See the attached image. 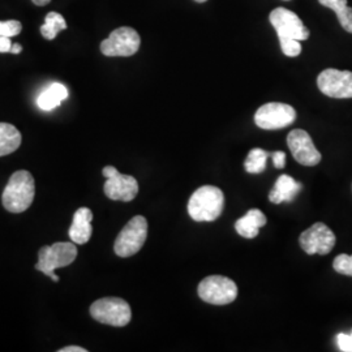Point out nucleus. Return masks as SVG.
Masks as SVG:
<instances>
[{
  "instance_id": "18",
  "label": "nucleus",
  "mask_w": 352,
  "mask_h": 352,
  "mask_svg": "<svg viewBox=\"0 0 352 352\" xmlns=\"http://www.w3.org/2000/svg\"><path fill=\"white\" fill-rule=\"evenodd\" d=\"M20 131L8 123H0V157L10 155L21 145Z\"/></svg>"
},
{
  "instance_id": "29",
  "label": "nucleus",
  "mask_w": 352,
  "mask_h": 352,
  "mask_svg": "<svg viewBox=\"0 0 352 352\" xmlns=\"http://www.w3.org/2000/svg\"><path fill=\"white\" fill-rule=\"evenodd\" d=\"M21 51H23V47L19 43H13L12 49H11L12 54H20Z\"/></svg>"
},
{
  "instance_id": "13",
  "label": "nucleus",
  "mask_w": 352,
  "mask_h": 352,
  "mask_svg": "<svg viewBox=\"0 0 352 352\" xmlns=\"http://www.w3.org/2000/svg\"><path fill=\"white\" fill-rule=\"evenodd\" d=\"M287 145L298 164L314 167L321 162V153L316 149L315 144L304 129H294L287 136Z\"/></svg>"
},
{
  "instance_id": "2",
  "label": "nucleus",
  "mask_w": 352,
  "mask_h": 352,
  "mask_svg": "<svg viewBox=\"0 0 352 352\" xmlns=\"http://www.w3.org/2000/svg\"><path fill=\"white\" fill-rule=\"evenodd\" d=\"M225 205L223 192L214 186H204L196 189L188 201L189 217L196 222H213Z\"/></svg>"
},
{
  "instance_id": "19",
  "label": "nucleus",
  "mask_w": 352,
  "mask_h": 352,
  "mask_svg": "<svg viewBox=\"0 0 352 352\" xmlns=\"http://www.w3.org/2000/svg\"><path fill=\"white\" fill-rule=\"evenodd\" d=\"M321 6L331 8L338 20H340V26L349 32L352 33V8L349 7L347 0H318Z\"/></svg>"
},
{
  "instance_id": "31",
  "label": "nucleus",
  "mask_w": 352,
  "mask_h": 352,
  "mask_svg": "<svg viewBox=\"0 0 352 352\" xmlns=\"http://www.w3.org/2000/svg\"><path fill=\"white\" fill-rule=\"evenodd\" d=\"M195 1H197V3H205L206 0H195Z\"/></svg>"
},
{
  "instance_id": "24",
  "label": "nucleus",
  "mask_w": 352,
  "mask_h": 352,
  "mask_svg": "<svg viewBox=\"0 0 352 352\" xmlns=\"http://www.w3.org/2000/svg\"><path fill=\"white\" fill-rule=\"evenodd\" d=\"M280 43V49L283 51V54L289 58H295L299 56L302 52V45L300 41L296 39H279Z\"/></svg>"
},
{
  "instance_id": "28",
  "label": "nucleus",
  "mask_w": 352,
  "mask_h": 352,
  "mask_svg": "<svg viewBox=\"0 0 352 352\" xmlns=\"http://www.w3.org/2000/svg\"><path fill=\"white\" fill-rule=\"evenodd\" d=\"M59 352H87V350L82 347H78V346H68V347L60 349Z\"/></svg>"
},
{
  "instance_id": "23",
  "label": "nucleus",
  "mask_w": 352,
  "mask_h": 352,
  "mask_svg": "<svg viewBox=\"0 0 352 352\" xmlns=\"http://www.w3.org/2000/svg\"><path fill=\"white\" fill-rule=\"evenodd\" d=\"M23 30V25L17 20L0 21V37H14L19 36Z\"/></svg>"
},
{
  "instance_id": "20",
  "label": "nucleus",
  "mask_w": 352,
  "mask_h": 352,
  "mask_svg": "<svg viewBox=\"0 0 352 352\" xmlns=\"http://www.w3.org/2000/svg\"><path fill=\"white\" fill-rule=\"evenodd\" d=\"M270 154L272 153L260 149V148L252 149L248 153L245 162H244L245 171L250 174H261L266 168V162H267V158L270 157Z\"/></svg>"
},
{
  "instance_id": "27",
  "label": "nucleus",
  "mask_w": 352,
  "mask_h": 352,
  "mask_svg": "<svg viewBox=\"0 0 352 352\" xmlns=\"http://www.w3.org/2000/svg\"><path fill=\"white\" fill-rule=\"evenodd\" d=\"M12 42L10 37H0V52H11Z\"/></svg>"
},
{
  "instance_id": "5",
  "label": "nucleus",
  "mask_w": 352,
  "mask_h": 352,
  "mask_svg": "<svg viewBox=\"0 0 352 352\" xmlns=\"http://www.w3.org/2000/svg\"><path fill=\"white\" fill-rule=\"evenodd\" d=\"M90 315L101 324L116 327H126L132 318L129 304L120 298H103L93 302Z\"/></svg>"
},
{
  "instance_id": "15",
  "label": "nucleus",
  "mask_w": 352,
  "mask_h": 352,
  "mask_svg": "<svg viewBox=\"0 0 352 352\" xmlns=\"http://www.w3.org/2000/svg\"><path fill=\"white\" fill-rule=\"evenodd\" d=\"M266 225V217L258 209L248 210L244 217L236 221L235 230L240 236L245 239H254L258 235L261 227Z\"/></svg>"
},
{
  "instance_id": "12",
  "label": "nucleus",
  "mask_w": 352,
  "mask_h": 352,
  "mask_svg": "<svg viewBox=\"0 0 352 352\" xmlns=\"http://www.w3.org/2000/svg\"><path fill=\"white\" fill-rule=\"evenodd\" d=\"M334 232L324 223L317 222L300 235V247L308 254H327L336 245Z\"/></svg>"
},
{
  "instance_id": "14",
  "label": "nucleus",
  "mask_w": 352,
  "mask_h": 352,
  "mask_svg": "<svg viewBox=\"0 0 352 352\" xmlns=\"http://www.w3.org/2000/svg\"><path fill=\"white\" fill-rule=\"evenodd\" d=\"M93 213L88 208H80L75 215L72 225L69 227V238L75 244H87L93 234Z\"/></svg>"
},
{
  "instance_id": "17",
  "label": "nucleus",
  "mask_w": 352,
  "mask_h": 352,
  "mask_svg": "<svg viewBox=\"0 0 352 352\" xmlns=\"http://www.w3.org/2000/svg\"><path fill=\"white\" fill-rule=\"evenodd\" d=\"M67 97H68L67 88L59 82H54L46 90H43L38 97V107L45 111H51L55 107H58L64 100H67Z\"/></svg>"
},
{
  "instance_id": "16",
  "label": "nucleus",
  "mask_w": 352,
  "mask_h": 352,
  "mask_svg": "<svg viewBox=\"0 0 352 352\" xmlns=\"http://www.w3.org/2000/svg\"><path fill=\"white\" fill-rule=\"evenodd\" d=\"M302 184L298 183L294 177L289 175H280L276 182L274 188L270 190L269 200L273 204L292 201L295 196L300 192Z\"/></svg>"
},
{
  "instance_id": "30",
  "label": "nucleus",
  "mask_w": 352,
  "mask_h": 352,
  "mask_svg": "<svg viewBox=\"0 0 352 352\" xmlns=\"http://www.w3.org/2000/svg\"><path fill=\"white\" fill-rule=\"evenodd\" d=\"M51 0H33V3L36 4V6H39V7H43V6H47L49 3H50Z\"/></svg>"
},
{
  "instance_id": "4",
  "label": "nucleus",
  "mask_w": 352,
  "mask_h": 352,
  "mask_svg": "<svg viewBox=\"0 0 352 352\" xmlns=\"http://www.w3.org/2000/svg\"><path fill=\"white\" fill-rule=\"evenodd\" d=\"M148 238V221L142 215L133 217L115 240L113 251L119 257H131L144 247Z\"/></svg>"
},
{
  "instance_id": "8",
  "label": "nucleus",
  "mask_w": 352,
  "mask_h": 352,
  "mask_svg": "<svg viewBox=\"0 0 352 352\" xmlns=\"http://www.w3.org/2000/svg\"><path fill=\"white\" fill-rule=\"evenodd\" d=\"M296 120V111L286 103L270 102L261 106L254 115L256 126L273 131L291 126Z\"/></svg>"
},
{
  "instance_id": "25",
  "label": "nucleus",
  "mask_w": 352,
  "mask_h": 352,
  "mask_svg": "<svg viewBox=\"0 0 352 352\" xmlns=\"http://www.w3.org/2000/svg\"><path fill=\"white\" fill-rule=\"evenodd\" d=\"M337 343L340 351L352 352V333L351 334H343V333L338 334Z\"/></svg>"
},
{
  "instance_id": "7",
  "label": "nucleus",
  "mask_w": 352,
  "mask_h": 352,
  "mask_svg": "<svg viewBox=\"0 0 352 352\" xmlns=\"http://www.w3.org/2000/svg\"><path fill=\"white\" fill-rule=\"evenodd\" d=\"M199 295L202 300L214 305H226L238 296V286L234 280L223 276H210L199 285Z\"/></svg>"
},
{
  "instance_id": "10",
  "label": "nucleus",
  "mask_w": 352,
  "mask_h": 352,
  "mask_svg": "<svg viewBox=\"0 0 352 352\" xmlns=\"http://www.w3.org/2000/svg\"><path fill=\"white\" fill-rule=\"evenodd\" d=\"M317 87L330 98H352V72L325 69L317 77Z\"/></svg>"
},
{
  "instance_id": "22",
  "label": "nucleus",
  "mask_w": 352,
  "mask_h": 352,
  "mask_svg": "<svg viewBox=\"0 0 352 352\" xmlns=\"http://www.w3.org/2000/svg\"><path fill=\"white\" fill-rule=\"evenodd\" d=\"M333 267L337 273L352 277V256L349 254H340L336 257Z\"/></svg>"
},
{
  "instance_id": "6",
  "label": "nucleus",
  "mask_w": 352,
  "mask_h": 352,
  "mask_svg": "<svg viewBox=\"0 0 352 352\" xmlns=\"http://www.w3.org/2000/svg\"><path fill=\"white\" fill-rule=\"evenodd\" d=\"M102 174L107 179L104 183V195L113 201L129 202L139 193V183L131 175L120 174L113 166H106Z\"/></svg>"
},
{
  "instance_id": "1",
  "label": "nucleus",
  "mask_w": 352,
  "mask_h": 352,
  "mask_svg": "<svg viewBox=\"0 0 352 352\" xmlns=\"http://www.w3.org/2000/svg\"><path fill=\"white\" fill-rule=\"evenodd\" d=\"M36 195L34 177L25 170L16 171L3 190V206L10 213H24L33 204Z\"/></svg>"
},
{
  "instance_id": "26",
  "label": "nucleus",
  "mask_w": 352,
  "mask_h": 352,
  "mask_svg": "<svg viewBox=\"0 0 352 352\" xmlns=\"http://www.w3.org/2000/svg\"><path fill=\"white\" fill-rule=\"evenodd\" d=\"M273 158V164L276 168H283L286 166V153L285 151H274L270 154Z\"/></svg>"
},
{
  "instance_id": "11",
  "label": "nucleus",
  "mask_w": 352,
  "mask_h": 352,
  "mask_svg": "<svg viewBox=\"0 0 352 352\" xmlns=\"http://www.w3.org/2000/svg\"><path fill=\"white\" fill-rule=\"evenodd\" d=\"M270 23L277 30L279 39H296V41H305L309 38V30L304 25L302 20L296 13L289 11L286 8H276L272 11Z\"/></svg>"
},
{
  "instance_id": "9",
  "label": "nucleus",
  "mask_w": 352,
  "mask_h": 352,
  "mask_svg": "<svg viewBox=\"0 0 352 352\" xmlns=\"http://www.w3.org/2000/svg\"><path fill=\"white\" fill-rule=\"evenodd\" d=\"M139 33L128 26L115 29L110 37L102 41L101 51L106 56H132L140 49Z\"/></svg>"
},
{
  "instance_id": "3",
  "label": "nucleus",
  "mask_w": 352,
  "mask_h": 352,
  "mask_svg": "<svg viewBox=\"0 0 352 352\" xmlns=\"http://www.w3.org/2000/svg\"><path fill=\"white\" fill-rule=\"evenodd\" d=\"M77 257L76 244L72 243H55L52 245H45L38 252V264L36 269L46 274L52 280L59 282L60 278L55 274L59 267H65L72 264Z\"/></svg>"
},
{
  "instance_id": "21",
  "label": "nucleus",
  "mask_w": 352,
  "mask_h": 352,
  "mask_svg": "<svg viewBox=\"0 0 352 352\" xmlns=\"http://www.w3.org/2000/svg\"><path fill=\"white\" fill-rule=\"evenodd\" d=\"M67 29V23L62 14L56 12L47 13L45 19V24L41 26V34L46 39H54L59 32Z\"/></svg>"
}]
</instances>
